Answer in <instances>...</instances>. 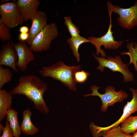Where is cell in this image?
I'll list each match as a JSON object with an SVG mask.
<instances>
[{
	"label": "cell",
	"mask_w": 137,
	"mask_h": 137,
	"mask_svg": "<svg viewBox=\"0 0 137 137\" xmlns=\"http://www.w3.org/2000/svg\"><path fill=\"white\" fill-rule=\"evenodd\" d=\"M47 90L46 83L33 74L21 76L18 84L9 92L12 95H25L34 104L38 111L47 114L49 110L43 98L44 93Z\"/></svg>",
	"instance_id": "cell-1"
},
{
	"label": "cell",
	"mask_w": 137,
	"mask_h": 137,
	"mask_svg": "<svg viewBox=\"0 0 137 137\" xmlns=\"http://www.w3.org/2000/svg\"><path fill=\"white\" fill-rule=\"evenodd\" d=\"M81 65L67 66L61 60L49 67H42L39 73L44 77H50L55 80L60 81L71 91L77 90V82L75 78V73L80 71Z\"/></svg>",
	"instance_id": "cell-2"
},
{
	"label": "cell",
	"mask_w": 137,
	"mask_h": 137,
	"mask_svg": "<svg viewBox=\"0 0 137 137\" xmlns=\"http://www.w3.org/2000/svg\"><path fill=\"white\" fill-rule=\"evenodd\" d=\"M100 87L95 85H92L90 90L92 91L91 94L84 95L85 97L89 96H95L99 97L101 100L102 105L101 107V111L106 112L109 106H112L116 102H122L128 96L127 94L122 90L116 91L115 88L113 87L108 85L105 89V93L102 94L98 92Z\"/></svg>",
	"instance_id": "cell-3"
},
{
	"label": "cell",
	"mask_w": 137,
	"mask_h": 137,
	"mask_svg": "<svg viewBox=\"0 0 137 137\" xmlns=\"http://www.w3.org/2000/svg\"><path fill=\"white\" fill-rule=\"evenodd\" d=\"M108 14L110 18V24L108 30L103 36L98 37L91 36L89 37L88 39L95 47L96 49V55L99 56V54L101 57H106V53L104 50L101 49L102 46L106 49H116L121 46L124 41H117L115 40L113 35V32L112 31L111 15L112 10L110 7H108Z\"/></svg>",
	"instance_id": "cell-4"
},
{
	"label": "cell",
	"mask_w": 137,
	"mask_h": 137,
	"mask_svg": "<svg viewBox=\"0 0 137 137\" xmlns=\"http://www.w3.org/2000/svg\"><path fill=\"white\" fill-rule=\"evenodd\" d=\"M93 55L99 64L97 68L100 71L103 72L105 67L107 68L112 71L121 73L123 75L124 81L125 82L134 81L133 74L128 69L127 65L123 62L119 56H116L114 57L108 56L106 58L100 57L94 54Z\"/></svg>",
	"instance_id": "cell-5"
},
{
	"label": "cell",
	"mask_w": 137,
	"mask_h": 137,
	"mask_svg": "<svg viewBox=\"0 0 137 137\" xmlns=\"http://www.w3.org/2000/svg\"><path fill=\"white\" fill-rule=\"evenodd\" d=\"M58 35L57 26L55 23L47 24L35 37L30 45L31 50L36 52L48 50L52 41Z\"/></svg>",
	"instance_id": "cell-6"
},
{
	"label": "cell",
	"mask_w": 137,
	"mask_h": 137,
	"mask_svg": "<svg viewBox=\"0 0 137 137\" xmlns=\"http://www.w3.org/2000/svg\"><path fill=\"white\" fill-rule=\"evenodd\" d=\"M129 90L133 94V98L130 101H127L124 107L123 114L117 121L111 125L105 127H100L96 125L94 123L90 126V130L93 137H101L106 132L111 129L119 126L120 124L137 111V89L131 87Z\"/></svg>",
	"instance_id": "cell-7"
},
{
	"label": "cell",
	"mask_w": 137,
	"mask_h": 137,
	"mask_svg": "<svg viewBox=\"0 0 137 137\" xmlns=\"http://www.w3.org/2000/svg\"><path fill=\"white\" fill-rule=\"evenodd\" d=\"M0 22L10 29L22 25L24 21L15 1L0 5Z\"/></svg>",
	"instance_id": "cell-8"
},
{
	"label": "cell",
	"mask_w": 137,
	"mask_h": 137,
	"mask_svg": "<svg viewBox=\"0 0 137 137\" xmlns=\"http://www.w3.org/2000/svg\"><path fill=\"white\" fill-rule=\"evenodd\" d=\"M109 3L113 12L119 15L117 21L122 28L130 30L137 25V1L133 6L126 8Z\"/></svg>",
	"instance_id": "cell-9"
},
{
	"label": "cell",
	"mask_w": 137,
	"mask_h": 137,
	"mask_svg": "<svg viewBox=\"0 0 137 137\" xmlns=\"http://www.w3.org/2000/svg\"><path fill=\"white\" fill-rule=\"evenodd\" d=\"M13 41H10L2 45L0 51V65L10 67L15 73H18L19 69L16 64L18 56Z\"/></svg>",
	"instance_id": "cell-10"
},
{
	"label": "cell",
	"mask_w": 137,
	"mask_h": 137,
	"mask_svg": "<svg viewBox=\"0 0 137 137\" xmlns=\"http://www.w3.org/2000/svg\"><path fill=\"white\" fill-rule=\"evenodd\" d=\"M14 48L18 56L17 67L20 70L25 72L27 64L34 59V55L26 41H18L14 43Z\"/></svg>",
	"instance_id": "cell-11"
},
{
	"label": "cell",
	"mask_w": 137,
	"mask_h": 137,
	"mask_svg": "<svg viewBox=\"0 0 137 137\" xmlns=\"http://www.w3.org/2000/svg\"><path fill=\"white\" fill-rule=\"evenodd\" d=\"M17 5L24 21L31 20L38 12L40 4L38 0H18Z\"/></svg>",
	"instance_id": "cell-12"
},
{
	"label": "cell",
	"mask_w": 137,
	"mask_h": 137,
	"mask_svg": "<svg viewBox=\"0 0 137 137\" xmlns=\"http://www.w3.org/2000/svg\"><path fill=\"white\" fill-rule=\"evenodd\" d=\"M47 17L45 12L39 11L31 20V25L28 33L29 37L26 42L30 45L36 35L47 24Z\"/></svg>",
	"instance_id": "cell-13"
},
{
	"label": "cell",
	"mask_w": 137,
	"mask_h": 137,
	"mask_svg": "<svg viewBox=\"0 0 137 137\" xmlns=\"http://www.w3.org/2000/svg\"><path fill=\"white\" fill-rule=\"evenodd\" d=\"M32 114L28 108L25 110L23 112V119L20 127L21 132L26 135H33L39 131L38 128L33 124L31 121V116Z\"/></svg>",
	"instance_id": "cell-14"
},
{
	"label": "cell",
	"mask_w": 137,
	"mask_h": 137,
	"mask_svg": "<svg viewBox=\"0 0 137 137\" xmlns=\"http://www.w3.org/2000/svg\"><path fill=\"white\" fill-rule=\"evenodd\" d=\"M13 95L5 89L0 90V122L7 116L8 111L12 104Z\"/></svg>",
	"instance_id": "cell-15"
},
{
	"label": "cell",
	"mask_w": 137,
	"mask_h": 137,
	"mask_svg": "<svg viewBox=\"0 0 137 137\" xmlns=\"http://www.w3.org/2000/svg\"><path fill=\"white\" fill-rule=\"evenodd\" d=\"M18 112L11 108L7 112L6 121L9 122V127L14 137H20L21 133L20 126L18 121Z\"/></svg>",
	"instance_id": "cell-16"
},
{
	"label": "cell",
	"mask_w": 137,
	"mask_h": 137,
	"mask_svg": "<svg viewBox=\"0 0 137 137\" xmlns=\"http://www.w3.org/2000/svg\"><path fill=\"white\" fill-rule=\"evenodd\" d=\"M67 42L72 50V52L76 58L77 61L79 62L80 58L79 53V46L82 44L85 43H90V41L83 36L70 37L67 39Z\"/></svg>",
	"instance_id": "cell-17"
},
{
	"label": "cell",
	"mask_w": 137,
	"mask_h": 137,
	"mask_svg": "<svg viewBox=\"0 0 137 137\" xmlns=\"http://www.w3.org/2000/svg\"><path fill=\"white\" fill-rule=\"evenodd\" d=\"M121 127L123 132L134 133L137 130V116H130L121 123Z\"/></svg>",
	"instance_id": "cell-18"
},
{
	"label": "cell",
	"mask_w": 137,
	"mask_h": 137,
	"mask_svg": "<svg viewBox=\"0 0 137 137\" xmlns=\"http://www.w3.org/2000/svg\"><path fill=\"white\" fill-rule=\"evenodd\" d=\"M133 42L127 43V47L129 49L128 52H123L121 53V55H128L130 58V61L127 65L128 66L131 63H133L134 65L135 69L137 73V44L135 43V47H133Z\"/></svg>",
	"instance_id": "cell-19"
},
{
	"label": "cell",
	"mask_w": 137,
	"mask_h": 137,
	"mask_svg": "<svg viewBox=\"0 0 137 137\" xmlns=\"http://www.w3.org/2000/svg\"><path fill=\"white\" fill-rule=\"evenodd\" d=\"M12 76L9 68H4L0 65V90L5 83L11 81Z\"/></svg>",
	"instance_id": "cell-20"
},
{
	"label": "cell",
	"mask_w": 137,
	"mask_h": 137,
	"mask_svg": "<svg viewBox=\"0 0 137 137\" xmlns=\"http://www.w3.org/2000/svg\"><path fill=\"white\" fill-rule=\"evenodd\" d=\"M64 24L67 28L71 37H74L80 36V31L78 27L74 24L69 16L64 17Z\"/></svg>",
	"instance_id": "cell-21"
},
{
	"label": "cell",
	"mask_w": 137,
	"mask_h": 137,
	"mask_svg": "<svg viewBox=\"0 0 137 137\" xmlns=\"http://www.w3.org/2000/svg\"><path fill=\"white\" fill-rule=\"evenodd\" d=\"M130 134H126L122 132L121 126L112 128L105 133L102 137H131Z\"/></svg>",
	"instance_id": "cell-22"
},
{
	"label": "cell",
	"mask_w": 137,
	"mask_h": 137,
	"mask_svg": "<svg viewBox=\"0 0 137 137\" xmlns=\"http://www.w3.org/2000/svg\"><path fill=\"white\" fill-rule=\"evenodd\" d=\"M10 28L5 24L0 22V39L3 42L12 39Z\"/></svg>",
	"instance_id": "cell-23"
},
{
	"label": "cell",
	"mask_w": 137,
	"mask_h": 137,
	"mask_svg": "<svg viewBox=\"0 0 137 137\" xmlns=\"http://www.w3.org/2000/svg\"><path fill=\"white\" fill-rule=\"evenodd\" d=\"M90 74L84 71H79L76 72L75 74V78L76 82L79 83H84L87 80Z\"/></svg>",
	"instance_id": "cell-24"
},
{
	"label": "cell",
	"mask_w": 137,
	"mask_h": 137,
	"mask_svg": "<svg viewBox=\"0 0 137 137\" xmlns=\"http://www.w3.org/2000/svg\"><path fill=\"white\" fill-rule=\"evenodd\" d=\"M0 131H3L2 135L0 137H14L12 131L9 127V122L6 121V126H3L1 123L0 124Z\"/></svg>",
	"instance_id": "cell-25"
},
{
	"label": "cell",
	"mask_w": 137,
	"mask_h": 137,
	"mask_svg": "<svg viewBox=\"0 0 137 137\" xmlns=\"http://www.w3.org/2000/svg\"><path fill=\"white\" fill-rule=\"evenodd\" d=\"M28 37V33H20L18 38L19 41L26 42Z\"/></svg>",
	"instance_id": "cell-26"
},
{
	"label": "cell",
	"mask_w": 137,
	"mask_h": 137,
	"mask_svg": "<svg viewBox=\"0 0 137 137\" xmlns=\"http://www.w3.org/2000/svg\"><path fill=\"white\" fill-rule=\"evenodd\" d=\"M29 30V27L28 26H23L20 27L19 31L20 33H28Z\"/></svg>",
	"instance_id": "cell-27"
},
{
	"label": "cell",
	"mask_w": 137,
	"mask_h": 137,
	"mask_svg": "<svg viewBox=\"0 0 137 137\" xmlns=\"http://www.w3.org/2000/svg\"><path fill=\"white\" fill-rule=\"evenodd\" d=\"M10 0H1L0 1V4L1 5L6 3L9 1Z\"/></svg>",
	"instance_id": "cell-28"
},
{
	"label": "cell",
	"mask_w": 137,
	"mask_h": 137,
	"mask_svg": "<svg viewBox=\"0 0 137 137\" xmlns=\"http://www.w3.org/2000/svg\"><path fill=\"white\" fill-rule=\"evenodd\" d=\"M131 137H137V131L134 132Z\"/></svg>",
	"instance_id": "cell-29"
}]
</instances>
